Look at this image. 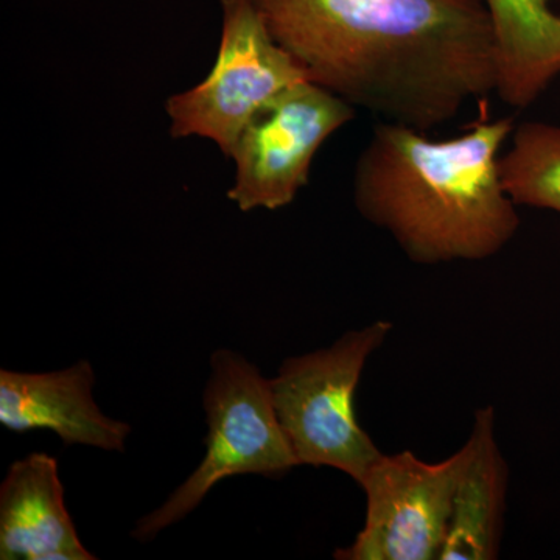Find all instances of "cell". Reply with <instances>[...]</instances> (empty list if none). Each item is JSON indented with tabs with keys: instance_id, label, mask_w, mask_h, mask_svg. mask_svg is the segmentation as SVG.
<instances>
[{
	"instance_id": "cell-1",
	"label": "cell",
	"mask_w": 560,
	"mask_h": 560,
	"mask_svg": "<svg viewBox=\"0 0 560 560\" xmlns=\"http://www.w3.org/2000/svg\"><path fill=\"white\" fill-rule=\"evenodd\" d=\"M312 83L429 132L497 91L482 0H253Z\"/></svg>"
},
{
	"instance_id": "cell-2",
	"label": "cell",
	"mask_w": 560,
	"mask_h": 560,
	"mask_svg": "<svg viewBox=\"0 0 560 560\" xmlns=\"http://www.w3.org/2000/svg\"><path fill=\"white\" fill-rule=\"evenodd\" d=\"M514 127L503 117L433 140L382 121L355 162L357 210L415 264L497 256L521 230L518 206L500 176V151Z\"/></svg>"
},
{
	"instance_id": "cell-3",
	"label": "cell",
	"mask_w": 560,
	"mask_h": 560,
	"mask_svg": "<svg viewBox=\"0 0 560 560\" xmlns=\"http://www.w3.org/2000/svg\"><path fill=\"white\" fill-rule=\"evenodd\" d=\"M390 330L389 320H374L330 348L290 357L271 378L276 412L300 466L331 467L360 485L381 458L357 418L355 396L368 360Z\"/></svg>"
},
{
	"instance_id": "cell-4",
	"label": "cell",
	"mask_w": 560,
	"mask_h": 560,
	"mask_svg": "<svg viewBox=\"0 0 560 560\" xmlns=\"http://www.w3.org/2000/svg\"><path fill=\"white\" fill-rule=\"evenodd\" d=\"M210 368L202 394L209 429L205 458L162 506L140 518L132 530L139 541L151 540L186 518L224 478L248 474L280 478L300 467L280 425L270 381L245 357L228 349L213 352Z\"/></svg>"
},
{
	"instance_id": "cell-5",
	"label": "cell",
	"mask_w": 560,
	"mask_h": 560,
	"mask_svg": "<svg viewBox=\"0 0 560 560\" xmlns=\"http://www.w3.org/2000/svg\"><path fill=\"white\" fill-rule=\"evenodd\" d=\"M223 32L209 75L168 98L172 138L209 139L231 158L242 131L282 92L308 80L253 0H221ZM311 81V80H308Z\"/></svg>"
},
{
	"instance_id": "cell-6",
	"label": "cell",
	"mask_w": 560,
	"mask_h": 560,
	"mask_svg": "<svg viewBox=\"0 0 560 560\" xmlns=\"http://www.w3.org/2000/svg\"><path fill=\"white\" fill-rule=\"evenodd\" d=\"M469 456V442L441 463H427L410 451L382 455L360 482L366 495L363 528L334 558L440 559Z\"/></svg>"
},
{
	"instance_id": "cell-7",
	"label": "cell",
	"mask_w": 560,
	"mask_h": 560,
	"mask_svg": "<svg viewBox=\"0 0 560 560\" xmlns=\"http://www.w3.org/2000/svg\"><path fill=\"white\" fill-rule=\"evenodd\" d=\"M355 109L308 80L282 92L246 125L232 150L237 172L230 200L243 212L291 205L307 186L313 158L355 119Z\"/></svg>"
},
{
	"instance_id": "cell-8",
	"label": "cell",
	"mask_w": 560,
	"mask_h": 560,
	"mask_svg": "<svg viewBox=\"0 0 560 560\" xmlns=\"http://www.w3.org/2000/svg\"><path fill=\"white\" fill-rule=\"evenodd\" d=\"M94 368L88 360L44 374L0 371V423L14 433L50 430L65 445L124 452L131 427L95 404Z\"/></svg>"
},
{
	"instance_id": "cell-9",
	"label": "cell",
	"mask_w": 560,
	"mask_h": 560,
	"mask_svg": "<svg viewBox=\"0 0 560 560\" xmlns=\"http://www.w3.org/2000/svg\"><path fill=\"white\" fill-rule=\"evenodd\" d=\"M0 559L92 560L65 503L58 460L32 453L0 486Z\"/></svg>"
},
{
	"instance_id": "cell-10",
	"label": "cell",
	"mask_w": 560,
	"mask_h": 560,
	"mask_svg": "<svg viewBox=\"0 0 560 560\" xmlns=\"http://www.w3.org/2000/svg\"><path fill=\"white\" fill-rule=\"evenodd\" d=\"M495 410L475 415L470 456L460 475L441 560L499 558L508 497V464L497 442Z\"/></svg>"
},
{
	"instance_id": "cell-11",
	"label": "cell",
	"mask_w": 560,
	"mask_h": 560,
	"mask_svg": "<svg viewBox=\"0 0 560 560\" xmlns=\"http://www.w3.org/2000/svg\"><path fill=\"white\" fill-rule=\"evenodd\" d=\"M482 2L495 35V94L511 108H529L560 79V14L551 0Z\"/></svg>"
},
{
	"instance_id": "cell-12",
	"label": "cell",
	"mask_w": 560,
	"mask_h": 560,
	"mask_svg": "<svg viewBox=\"0 0 560 560\" xmlns=\"http://www.w3.org/2000/svg\"><path fill=\"white\" fill-rule=\"evenodd\" d=\"M500 176L515 205L560 213V125H515Z\"/></svg>"
}]
</instances>
